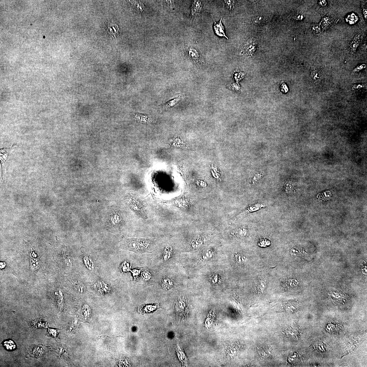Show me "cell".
Listing matches in <instances>:
<instances>
[{
    "label": "cell",
    "mask_w": 367,
    "mask_h": 367,
    "mask_svg": "<svg viewBox=\"0 0 367 367\" xmlns=\"http://www.w3.org/2000/svg\"><path fill=\"white\" fill-rule=\"evenodd\" d=\"M123 202L133 216L135 224L141 232H157L156 223V200L137 193L125 194Z\"/></svg>",
    "instance_id": "obj_1"
},
{
    "label": "cell",
    "mask_w": 367,
    "mask_h": 367,
    "mask_svg": "<svg viewBox=\"0 0 367 367\" xmlns=\"http://www.w3.org/2000/svg\"><path fill=\"white\" fill-rule=\"evenodd\" d=\"M160 239L155 238H124L119 244L120 249L137 254L152 253L157 249Z\"/></svg>",
    "instance_id": "obj_2"
},
{
    "label": "cell",
    "mask_w": 367,
    "mask_h": 367,
    "mask_svg": "<svg viewBox=\"0 0 367 367\" xmlns=\"http://www.w3.org/2000/svg\"><path fill=\"white\" fill-rule=\"evenodd\" d=\"M156 223L159 231L168 232L175 226V212L161 202L156 200Z\"/></svg>",
    "instance_id": "obj_3"
},
{
    "label": "cell",
    "mask_w": 367,
    "mask_h": 367,
    "mask_svg": "<svg viewBox=\"0 0 367 367\" xmlns=\"http://www.w3.org/2000/svg\"><path fill=\"white\" fill-rule=\"evenodd\" d=\"M115 211L110 216L109 223L111 230L115 233L120 234L128 226V217L125 212L120 210Z\"/></svg>",
    "instance_id": "obj_4"
},
{
    "label": "cell",
    "mask_w": 367,
    "mask_h": 367,
    "mask_svg": "<svg viewBox=\"0 0 367 367\" xmlns=\"http://www.w3.org/2000/svg\"><path fill=\"white\" fill-rule=\"evenodd\" d=\"M28 348V355L33 358L41 357L50 349V347L42 345H32Z\"/></svg>",
    "instance_id": "obj_5"
},
{
    "label": "cell",
    "mask_w": 367,
    "mask_h": 367,
    "mask_svg": "<svg viewBox=\"0 0 367 367\" xmlns=\"http://www.w3.org/2000/svg\"><path fill=\"white\" fill-rule=\"evenodd\" d=\"M164 242L160 243V240L159 244L163 248V261L166 262L168 261L173 255V248L169 241L167 240Z\"/></svg>",
    "instance_id": "obj_6"
},
{
    "label": "cell",
    "mask_w": 367,
    "mask_h": 367,
    "mask_svg": "<svg viewBox=\"0 0 367 367\" xmlns=\"http://www.w3.org/2000/svg\"><path fill=\"white\" fill-rule=\"evenodd\" d=\"M256 47L254 41L249 39L245 42L243 46L240 54H245L249 56H252L254 52Z\"/></svg>",
    "instance_id": "obj_7"
},
{
    "label": "cell",
    "mask_w": 367,
    "mask_h": 367,
    "mask_svg": "<svg viewBox=\"0 0 367 367\" xmlns=\"http://www.w3.org/2000/svg\"><path fill=\"white\" fill-rule=\"evenodd\" d=\"M188 50L189 56L195 62L198 64L204 63L201 54L196 49L190 48Z\"/></svg>",
    "instance_id": "obj_8"
},
{
    "label": "cell",
    "mask_w": 367,
    "mask_h": 367,
    "mask_svg": "<svg viewBox=\"0 0 367 367\" xmlns=\"http://www.w3.org/2000/svg\"><path fill=\"white\" fill-rule=\"evenodd\" d=\"M203 7V5L201 1H195L193 2L191 8V14L195 19L197 18L200 15Z\"/></svg>",
    "instance_id": "obj_9"
},
{
    "label": "cell",
    "mask_w": 367,
    "mask_h": 367,
    "mask_svg": "<svg viewBox=\"0 0 367 367\" xmlns=\"http://www.w3.org/2000/svg\"><path fill=\"white\" fill-rule=\"evenodd\" d=\"M222 18H221L220 21L218 22H216L214 20V32H215L216 34L218 36L225 37V38L228 40V38L226 36V33H225L224 26H223L222 23Z\"/></svg>",
    "instance_id": "obj_10"
},
{
    "label": "cell",
    "mask_w": 367,
    "mask_h": 367,
    "mask_svg": "<svg viewBox=\"0 0 367 367\" xmlns=\"http://www.w3.org/2000/svg\"><path fill=\"white\" fill-rule=\"evenodd\" d=\"M285 333L287 336L289 338H297L299 335V331L298 328L295 326H289L285 329Z\"/></svg>",
    "instance_id": "obj_11"
},
{
    "label": "cell",
    "mask_w": 367,
    "mask_h": 367,
    "mask_svg": "<svg viewBox=\"0 0 367 367\" xmlns=\"http://www.w3.org/2000/svg\"><path fill=\"white\" fill-rule=\"evenodd\" d=\"M360 34L359 33L357 34L354 36L352 41L351 42L349 48V50L351 53L354 54L356 52L360 45Z\"/></svg>",
    "instance_id": "obj_12"
},
{
    "label": "cell",
    "mask_w": 367,
    "mask_h": 367,
    "mask_svg": "<svg viewBox=\"0 0 367 367\" xmlns=\"http://www.w3.org/2000/svg\"><path fill=\"white\" fill-rule=\"evenodd\" d=\"M159 303L153 304L143 305L139 308V312L141 313H150L159 308Z\"/></svg>",
    "instance_id": "obj_13"
},
{
    "label": "cell",
    "mask_w": 367,
    "mask_h": 367,
    "mask_svg": "<svg viewBox=\"0 0 367 367\" xmlns=\"http://www.w3.org/2000/svg\"><path fill=\"white\" fill-rule=\"evenodd\" d=\"M176 352L179 360L181 362L182 365L187 366L188 359L182 349L178 346L176 348Z\"/></svg>",
    "instance_id": "obj_14"
},
{
    "label": "cell",
    "mask_w": 367,
    "mask_h": 367,
    "mask_svg": "<svg viewBox=\"0 0 367 367\" xmlns=\"http://www.w3.org/2000/svg\"><path fill=\"white\" fill-rule=\"evenodd\" d=\"M258 352L260 356L262 357H269L272 355V349L268 346H261L259 348Z\"/></svg>",
    "instance_id": "obj_15"
},
{
    "label": "cell",
    "mask_w": 367,
    "mask_h": 367,
    "mask_svg": "<svg viewBox=\"0 0 367 367\" xmlns=\"http://www.w3.org/2000/svg\"><path fill=\"white\" fill-rule=\"evenodd\" d=\"M186 307V304L185 301L181 300H179L176 303L175 305V310L177 314L179 316L180 315H182L183 314Z\"/></svg>",
    "instance_id": "obj_16"
},
{
    "label": "cell",
    "mask_w": 367,
    "mask_h": 367,
    "mask_svg": "<svg viewBox=\"0 0 367 367\" xmlns=\"http://www.w3.org/2000/svg\"><path fill=\"white\" fill-rule=\"evenodd\" d=\"M173 281L170 278L164 277L162 279V287L163 289L168 290L171 289L173 285Z\"/></svg>",
    "instance_id": "obj_17"
},
{
    "label": "cell",
    "mask_w": 367,
    "mask_h": 367,
    "mask_svg": "<svg viewBox=\"0 0 367 367\" xmlns=\"http://www.w3.org/2000/svg\"><path fill=\"white\" fill-rule=\"evenodd\" d=\"M32 326L34 328H44L47 327L46 322L42 319H38L33 320L31 323Z\"/></svg>",
    "instance_id": "obj_18"
},
{
    "label": "cell",
    "mask_w": 367,
    "mask_h": 367,
    "mask_svg": "<svg viewBox=\"0 0 367 367\" xmlns=\"http://www.w3.org/2000/svg\"><path fill=\"white\" fill-rule=\"evenodd\" d=\"M297 305L296 303L293 302H288L285 303L284 304L285 310L289 313H292L297 309Z\"/></svg>",
    "instance_id": "obj_19"
},
{
    "label": "cell",
    "mask_w": 367,
    "mask_h": 367,
    "mask_svg": "<svg viewBox=\"0 0 367 367\" xmlns=\"http://www.w3.org/2000/svg\"><path fill=\"white\" fill-rule=\"evenodd\" d=\"M3 345L5 348L8 350H13L16 348V345L11 340H6L3 342Z\"/></svg>",
    "instance_id": "obj_20"
},
{
    "label": "cell",
    "mask_w": 367,
    "mask_h": 367,
    "mask_svg": "<svg viewBox=\"0 0 367 367\" xmlns=\"http://www.w3.org/2000/svg\"><path fill=\"white\" fill-rule=\"evenodd\" d=\"M180 99L181 97L180 96L176 98L172 99V100L168 102L164 106V108H163V109H167L173 107V106H174L178 103L179 102H180Z\"/></svg>",
    "instance_id": "obj_21"
},
{
    "label": "cell",
    "mask_w": 367,
    "mask_h": 367,
    "mask_svg": "<svg viewBox=\"0 0 367 367\" xmlns=\"http://www.w3.org/2000/svg\"><path fill=\"white\" fill-rule=\"evenodd\" d=\"M248 233L247 228L244 227L238 228L234 232V234L239 237L246 236Z\"/></svg>",
    "instance_id": "obj_22"
},
{
    "label": "cell",
    "mask_w": 367,
    "mask_h": 367,
    "mask_svg": "<svg viewBox=\"0 0 367 367\" xmlns=\"http://www.w3.org/2000/svg\"><path fill=\"white\" fill-rule=\"evenodd\" d=\"M59 329H52L51 328H48L47 336L52 338H56L57 337Z\"/></svg>",
    "instance_id": "obj_23"
},
{
    "label": "cell",
    "mask_w": 367,
    "mask_h": 367,
    "mask_svg": "<svg viewBox=\"0 0 367 367\" xmlns=\"http://www.w3.org/2000/svg\"><path fill=\"white\" fill-rule=\"evenodd\" d=\"M213 253L210 250H207L204 251L202 255V259L206 260L210 259L213 257Z\"/></svg>",
    "instance_id": "obj_24"
},
{
    "label": "cell",
    "mask_w": 367,
    "mask_h": 367,
    "mask_svg": "<svg viewBox=\"0 0 367 367\" xmlns=\"http://www.w3.org/2000/svg\"><path fill=\"white\" fill-rule=\"evenodd\" d=\"M235 258L237 263L240 264L244 263L247 260L246 257L240 254H237L235 255Z\"/></svg>",
    "instance_id": "obj_25"
},
{
    "label": "cell",
    "mask_w": 367,
    "mask_h": 367,
    "mask_svg": "<svg viewBox=\"0 0 367 367\" xmlns=\"http://www.w3.org/2000/svg\"><path fill=\"white\" fill-rule=\"evenodd\" d=\"M202 244V241L201 239L198 238L194 239L191 241L190 244V246L194 249L198 248Z\"/></svg>",
    "instance_id": "obj_26"
},
{
    "label": "cell",
    "mask_w": 367,
    "mask_h": 367,
    "mask_svg": "<svg viewBox=\"0 0 367 367\" xmlns=\"http://www.w3.org/2000/svg\"><path fill=\"white\" fill-rule=\"evenodd\" d=\"M252 21L253 24L255 25H261L265 23V20L264 17L260 16H257L253 18Z\"/></svg>",
    "instance_id": "obj_27"
},
{
    "label": "cell",
    "mask_w": 367,
    "mask_h": 367,
    "mask_svg": "<svg viewBox=\"0 0 367 367\" xmlns=\"http://www.w3.org/2000/svg\"><path fill=\"white\" fill-rule=\"evenodd\" d=\"M235 3V1H224V5L225 7L231 11L234 7Z\"/></svg>",
    "instance_id": "obj_28"
},
{
    "label": "cell",
    "mask_w": 367,
    "mask_h": 367,
    "mask_svg": "<svg viewBox=\"0 0 367 367\" xmlns=\"http://www.w3.org/2000/svg\"><path fill=\"white\" fill-rule=\"evenodd\" d=\"M358 17L354 14L352 13L347 16L346 18L347 22L350 23V24H354L358 20Z\"/></svg>",
    "instance_id": "obj_29"
},
{
    "label": "cell",
    "mask_w": 367,
    "mask_h": 367,
    "mask_svg": "<svg viewBox=\"0 0 367 367\" xmlns=\"http://www.w3.org/2000/svg\"><path fill=\"white\" fill-rule=\"evenodd\" d=\"M311 76L314 80L317 81L321 77V74L320 72L318 70L313 68L311 72Z\"/></svg>",
    "instance_id": "obj_30"
},
{
    "label": "cell",
    "mask_w": 367,
    "mask_h": 367,
    "mask_svg": "<svg viewBox=\"0 0 367 367\" xmlns=\"http://www.w3.org/2000/svg\"><path fill=\"white\" fill-rule=\"evenodd\" d=\"M331 22L330 18L328 17H325L322 19L321 23L323 26L324 28H327L330 25Z\"/></svg>",
    "instance_id": "obj_31"
},
{
    "label": "cell",
    "mask_w": 367,
    "mask_h": 367,
    "mask_svg": "<svg viewBox=\"0 0 367 367\" xmlns=\"http://www.w3.org/2000/svg\"><path fill=\"white\" fill-rule=\"evenodd\" d=\"M327 331L331 332H336H336L338 331V327L337 326L335 325L334 324H330L327 326Z\"/></svg>",
    "instance_id": "obj_32"
},
{
    "label": "cell",
    "mask_w": 367,
    "mask_h": 367,
    "mask_svg": "<svg viewBox=\"0 0 367 367\" xmlns=\"http://www.w3.org/2000/svg\"><path fill=\"white\" fill-rule=\"evenodd\" d=\"M142 276L143 279L146 281H149L151 277V274L149 271L147 270H145L143 271L142 273Z\"/></svg>",
    "instance_id": "obj_33"
},
{
    "label": "cell",
    "mask_w": 367,
    "mask_h": 367,
    "mask_svg": "<svg viewBox=\"0 0 367 367\" xmlns=\"http://www.w3.org/2000/svg\"><path fill=\"white\" fill-rule=\"evenodd\" d=\"M299 358V357L298 354L295 353L293 355L291 356L289 358L288 361L290 363H294L296 362L297 360H298Z\"/></svg>",
    "instance_id": "obj_34"
},
{
    "label": "cell",
    "mask_w": 367,
    "mask_h": 367,
    "mask_svg": "<svg viewBox=\"0 0 367 367\" xmlns=\"http://www.w3.org/2000/svg\"><path fill=\"white\" fill-rule=\"evenodd\" d=\"M266 286V285L265 282L262 280V281L260 282L259 284L258 285V291L260 292H261V293H262V292H263L264 290H265Z\"/></svg>",
    "instance_id": "obj_35"
},
{
    "label": "cell",
    "mask_w": 367,
    "mask_h": 367,
    "mask_svg": "<svg viewBox=\"0 0 367 367\" xmlns=\"http://www.w3.org/2000/svg\"><path fill=\"white\" fill-rule=\"evenodd\" d=\"M270 244L269 241L267 240V239H263L260 241L259 242V246H261L262 247H265Z\"/></svg>",
    "instance_id": "obj_36"
},
{
    "label": "cell",
    "mask_w": 367,
    "mask_h": 367,
    "mask_svg": "<svg viewBox=\"0 0 367 367\" xmlns=\"http://www.w3.org/2000/svg\"><path fill=\"white\" fill-rule=\"evenodd\" d=\"M312 31L314 33L319 34L321 32V28L319 26L315 25L313 27Z\"/></svg>",
    "instance_id": "obj_37"
},
{
    "label": "cell",
    "mask_w": 367,
    "mask_h": 367,
    "mask_svg": "<svg viewBox=\"0 0 367 367\" xmlns=\"http://www.w3.org/2000/svg\"><path fill=\"white\" fill-rule=\"evenodd\" d=\"M321 346L322 347H321L320 345L319 344H318L317 345L316 347L317 349H318V350H319L322 351H325L326 350H327V348H326V346L325 345L323 344L322 343H321Z\"/></svg>",
    "instance_id": "obj_38"
},
{
    "label": "cell",
    "mask_w": 367,
    "mask_h": 367,
    "mask_svg": "<svg viewBox=\"0 0 367 367\" xmlns=\"http://www.w3.org/2000/svg\"><path fill=\"white\" fill-rule=\"evenodd\" d=\"M141 268H139L137 269H134V270L132 272L133 274V276L134 278L137 277V276L139 275L140 273H141Z\"/></svg>",
    "instance_id": "obj_39"
},
{
    "label": "cell",
    "mask_w": 367,
    "mask_h": 367,
    "mask_svg": "<svg viewBox=\"0 0 367 367\" xmlns=\"http://www.w3.org/2000/svg\"><path fill=\"white\" fill-rule=\"evenodd\" d=\"M366 67V65L364 64L360 65L357 66L354 70V72H358L359 70H362Z\"/></svg>",
    "instance_id": "obj_40"
},
{
    "label": "cell",
    "mask_w": 367,
    "mask_h": 367,
    "mask_svg": "<svg viewBox=\"0 0 367 367\" xmlns=\"http://www.w3.org/2000/svg\"><path fill=\"white\" fill-rule=\"evenodd\" d=\"M244 75V74H243L240 72V73H236L234 74V76L235 78L236 79V80H238L240 79L241 78H242L243 76Z\"/></svg>",
    "instance_id": "obj_41"
},
{
    "label": "cell",
    "mask_w": 367,
    "mask_h": 367,
    "mask_svg": "<svg viewBox=\"0 0 367 367\" xmlns=\"http://www.w3.org/2000/svg\"><path fill=\"white\" fill-rule=\"evenodd\" d=\"M218 281V277L217 275L216 274L213 275L211 277V281L212 282L214 283H215L217 282Z\"/></svg>",
    "instance_id": "obj_42"
},
{
    "label": "cell",
    "mask_w": 367,
    "mask_h": 367,
    "mask_svg": "<svg viewBox=\"0 0 367 367\" xmlns=\"http://www.w3.org/2000/svg\"><path fill=\"white\" fill-rule=\"evenodd\" d=\"M363 15H364V17L365 19V20H366L367 15V10L366 8L365 7H363Z\"/></svg>",
    "instance_id": "obj_43"
},
{
    "label": "cell",
    "mask_w": 367,
    "mask_h": 367,
    "mask_svg": "<svg viewBox=\"0 0 367 367\" xmlns=\"http://www.w3.org/2000/svg\"><path fill=\"white\" fill-rule=\"evenodd\" d=\"M327 2L325 0H324V1H320L319 2V4L322 7L326 6V5H327Z\"/></svg>",
    "instance_id": "obj_44"
}]
</instances>
